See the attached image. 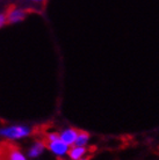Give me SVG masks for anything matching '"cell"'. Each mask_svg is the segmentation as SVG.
<instances>
[{
	"instance_id": "6da1fadb",
	"label": "cell",
	"mask_w": 159,
	"mask_h": 160,
	"mask_svg": "<svg viewBox=\"0 0 159 160\" xmlns=\"http://www.w3.org/2000/svg\"><path fill=\"white\" fill-rule=\"evenodd\" d=\"M45 144L49 151L57 157H64L70 151V145L66 144L57 132H49L45 137Z\"/></svg>"
},
{
	"instance_id": "7a4b0ae2",
	"label": "cell",
	"mask_w": 159,
	"mask_h": 160,
	"mask_svg": "<svg viewBox=\"0 0 159 160\" xmlns=\"http://www.w3.org/2000/svg\"><path fill=\"white\" fill-rule=\"evenodd\" d=\"M32 133L30 128L27 125H11L0 129V136L8 140H16L26 138Z\"/></svg>"
},
{
	"instance_id": "3957f363",
	"label": "cell",
	"mask_w": 159,
	"mask_h": 160,
	"mask_svg": "<svg viewBox=\"0 0 159 160\" xmlns=\"http://www.w3.org/2000/svg\"><path fill=\"white\" fill-rule=\"evenodd\" d=\"M45 148H47L45 140H37L29 148V150H28V157L32 158V159H36V158H38V157L43 154Z\"/></svg>"
},
{
	"instance_id": "ba28073f",
	"label": "cell",
	"mask_w": 159,
	"mask_h": 160,
	"mask_svg": "<svg viewBox=\"0 0 159 160\" xmlns=\"http://www.w3.org/2000/svg\"><path fill=\"white\" fill-rule=\"evenodd\" d=\"M88 140H90V135H88L87 132L79 131L78 137H77V140H76V144L74 145H78V146H86L88 143Z\"/></svg>"
},
{
	"instance_id": "52a82bcc",
	"label": "cell",
	"mask_w": 159,
	"mask_h": 160,
	"mask_svg": "<svg viewBox=\"0 0 159 160\" xmlns=\"http://www.w3.org/2000/svg\"><path fill=\"white\" fill-rule=\"evenodd\" d=\"M7 160H27V158L19 148L11 146L7 150Z\"/></svg>"
},
{
	"instance_id": "30bf717a",
	"label": "cell",
	"mask_w": 159,
	"mask_h": 160,
	"mask_svg": "<svg viewBox=\"0 0 159 160\" xmlns=\"http://www.w3.org/2000/svg\"><path fill=\"white\" fill-rule=\"evenodd\" d=\"M33 2H36V4H40V2H43L44 0H30Z\"/></svg>"
},
{
	"instance_id": "9c48e42d",
	"label": "cell",
	"mask_w": 159,
	"mask_h": 160,
	"mask_svg": "<svg viewBox=\"0 0 159 160\" xmlns=\"http://www.w3.org/2000/svg\"><path fill=\"white\" fill-rule=\"evenodd\" d=\"M7 22H8L7 15H6V14H0V28H1L3 26H5Z\"/></svg>"
},
{
	"instance_id": "277c9868",
	"label": "cell",
	"mask_w": 159,
	"mask_h": 160,
	"mask_svg": "<svg viewBox=\"0 0 159 160\" xmlns=\"http://www.w3.org/2000/svg\"><path fill=\"white\" fill-rule=\"evenodd\" d=\"M6 15H7V21L9 23H18V22L23 20L24 18H26V15H27V13L22 8L12 7L7 12Z\"/></svg>"
},
{
	"instance_id": "8992f818",
	"label": "cell",
	"mask_w": 159,
	"mask_h": 160,
	"mask_svg": "<svg viewBox=\"0 0 159 160\" xmlns=\"http://www.w3.org/2000/svg\"><path fill=\"white\" fill-rule=\"evenodd\" d=\"M87 153V148L86 146H78V145H73L70 148L69 151V158L71 160H80L85 158V154Z\"/></svg>"
},
{
	"instance_id": "5b68a950",
	"label": "cell",
	"mask_w": 159,
	"mask_h": 160,
	"mask_svg": "<svg viewBox=\"0 0 159 160\" xmlns=\"http://www.w3.org/2000/svg\"><path fill=\"white\" fill-rule=\"evenodd\" d=\"M78 133H79V131L76 130V129L68 128V129H64L63 131L59 133V136H60V138L66 143V144L70 145V146H73V145L76 144Z\"/></svg>"
},
{
	"instance_id": "8fae6325",
	"label": "cell",
	"mask_w": 159,
	"mask_h": 160,
	"mask_svg": "<svg viewBox=\"0 0 159 160\" xmlns=\"http://www.w3.org/2000/svg\"><path fill=\"white\" fill-rule=\"evenodd\" d=\"M80 160H90L88 158H83V159H80Z\"/></svg>"
}]
</instances>
